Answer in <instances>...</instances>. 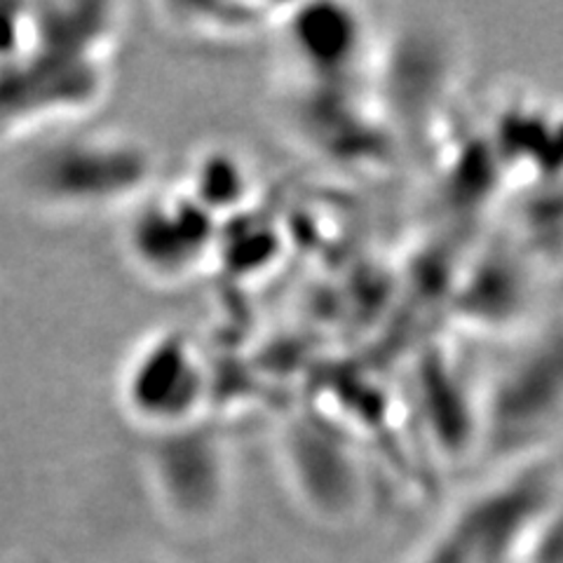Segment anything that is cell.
<instances>
[{"label":"cell","mask_w":563,"mask_h":563,"mask_svg":"<svg viewBox=\"0 0 563 563\" xmlns=\"http://www.w3.org/2000/svg\"><path fill=\"white\" fill-rule=\"evenodd\" d=\"M167 387L176 416L179 420L188 418L198 401V366L190 350L176 339L148 347L136 357L128 380L132 411L146 420L165 422Z\"/></svg>","instance_id":"obj_1"}]
</instances>
